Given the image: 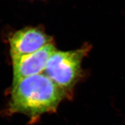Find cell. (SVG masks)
<instances>
[{
	"mask_svg": "<svg viewBox=\"0 0 125 125\" xmlns=\"http://www.w3.org/2000/svg\"><path fill=\"white\" fill-rule=\"evenodd\" d=\"M11 57L35 52L52 43V38L38 28L27 27L12 34L9 38Z\"/></svg>",
	"mask_w": 125,
	"mask_h": 125,
	"instance_id": "4",
	"label": "cell"
},
{
	"mask_svg": "<svg viewBox=\"0 0 125 125\" xmlns=\"http://www.w3.org/2000/svg\"><path fill=\"white\" fill-rule=\"evenodd\" d=\"M56 51L53 44L51 43L32 53L11 57L12 85L26 78L43 73L50 57Z\"/></svg>",
	"mask_w": 125,
	"mask_h": 125,
	"instance_id": "3",
	"label": "cell"
},
{
	"mask_svg": "<svg viewBox=\"0 0 125 125\" xmlns=\"http://www.w3.org/2000/svg\"><path fill=\"white\" fill-rule=\"evenodd\" d=\"M89 48L86 46L70 51L56 50L50 57L43 73L65 93H68L82 75L81 64Z\"/></svg>",
	"mask_w": 125,
	"mask_h": 125,
	"instance_id": "2",
	"label": "cell"
},
{
	"mask_svg": "<svg viewBox=\"0 0 125 125\" xmlns=\"http://www.w3.org/2000/svg\"><path fill=\"white\" fill-rule=\"evenodd\" d=\"M67 93L43 74L26 78L12 85L10 109L31 119L54 111Z\"/></svg>",
	"mask_w": 125,
	"mask_h": 125,
	"instance_id": "1",
	"label": "cell"
}]
</instances>
